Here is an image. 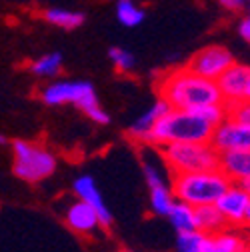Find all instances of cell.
I'll use <instances>...</instances> for the list:
<instances>
[{"label":"cell","mask_w":250,"mask_h":252,"mask_svg":"<svg viewBox=\"0 0 250 252\" xmlns=\"http://www.w3.org/2000/svg\"><path fill=\"white\" fill-rule=\"evenodd\" d=\"M158 92L160 98H164L170 108L176 110H192L198 106L222 102L216 80L198 76L186 66L164 74L158 82Z\"/></svg>","instance_id":"cell-1"},{"label":"cell","mask_w":250,"mask_h":252,"mask_svg":"<svg viewBox=\"0 0 250 252\" xmlns=\"http://www.w3.org/2000/svg\"><path fill=\"white\" fill-rule=\"evenodd\" d=\"M216 126L198 116L192 110L170 108L152 128L146 142L156 146H166L174 142H210Z\"/></svg>","instance_id":"cell-2"},{"label":"cell","mask_w":250,"mask_h":252,"mask_svg":"<svg viewBox=\"0 0 250 252\" xmlns=\"http://www.w3.org/2000/svg\"><path fill=\"white\" fill-rule=\"evenodd\" d=\"M230 184L232 182L220 168H214V170L174 174L170 188L176 200H182L198 208L206 204H216V200L226 192Z\"/></svg>","instance_id":"cell-3"},{"label":"cell","mask_w":250,"mask_h":252,"mask_svg":"<svg viewBox=\"0 0 250 252\" xmlns=\"http://www.w3.org/2000/svg\"><path fill=\"white\" fill-rule=\"evenodd\" d=\"M162 160L172 174L214 170L220 164V152L210 142H174L162 146Z\"/></svg>","instance_id":"cell-4"},{"label":"cell","mask_w":250,"mask_h":252,"mask_svg":"<svg viewBox=\"0 0 250 252\" xmlns=\"http://www.w3.org/2000/svg\"><path fill=\"white\" fill-rule=\"evenodd\" d=\"M42 100L50 106L74 104L80 110H84L86 116L92 118L96 124L108 122V114L100 108L94 86L90 82H52L42 90Z\"/></svg>","instance_id":"cell-5"},{"label":"cell","mask_w":250,"mask_h":252,"mask_svg":"<svg viewBox=\"0 0 250 252\" xmlns=\"http://www.w3.org/2000/svg\"><path fill=\"white\" fill-rule=\"evenodd\" d=\"M12 152H14V174L24 182H40L56 170L54 154L38 144L16 140L12 142Z\"/></svg>","instance_id":"cell-6"},{"label":"cell","mask_w":250,"mask_h":252,"mask_svg":"<svg viewBox=\"0 0 250 252\" xmlns=\"http://www.w3.org/2000/svg\"><path fill=\"white\" fill-rule=\"evenodd\" d=\"M232 64H234L232 52L220 44H212V46L198 50L190 58L188 64H186V68L208 80H218L224 74V70H228Z\"/></svg>","instance_id":"cell-7"},{"label":"cell","mask_w":250,"mask_h":252,"mask_svg":"<svg viewBox=\"0 0 250 252\" xmlns=\"http://www.w3.org/2000/svg\"><path fill=\"white\" fill-rule=\"evenodd\" d=\"M210 144L220 154L232 150H250V124H242L226 116L214 128Z\"/></svg>","instance_id":"cell-8"},{"label":"cell","mask_w":250,"mask_h":252,"mask_svg":"<svg viewBox=\"0 0 250 252\" xmlns=\"http://www.w3.org/2000/svg\"><path fill=\"white\" fill-rule=\"evenodd\" d=\"M218 90H220L222 102L236 104L242 100H250V68L244 64H234L224 70V74L216 80Z\"/></svg>","instance_id":"cell-9"},{"label":"cell","mask_w":250,"mask_h":252,"mask_svg":"<svg viewBox=\"0 0 250 252\" xmlns=\"http://www.w3.org/2000/svg\"><path fill=\"white\" fill-rule=\"evenodd\" d=\"M248 206H250V194L244 192V188L236 182H232L226 188V192L216 200V208L224 216L226 224H234V226L244 222Z\"/></svg>","instance_id":"cell-10"},{"label":"cell","mask_w":250,"mask_h":252,"mask_svg":"<svg viewBox=\"0 0 250 252\" xmlns=\"http://www.w3.org/2000/svg\"><path fill=\"white\" fill-rule=\"evenodd\" d=\"M72 190H74V194L78 196V200L86 202L88 206H92V208L96 210L102 226H110V224H112V212H110V208L106 206V202H104V198H102V194H100V190H98L94 178L88 176V174L78 176V178L74 180V184H72Z\"/></svg>","instance_id":"cell-11"},{"label":"cell","mask_w":250,"mask_h":252,"mask_svg":"<svg viewBox=\"0 0 250 252\" xmlns=\"http://www.w3.org/2000/svg\"><path fill=\"white\" fill-rule=\"evenodd\" d=\"M64 220H66L68 228L78 232V234H92L98 226H102L96 210L82 200H76L66 208Z\"/></svg>","instance_id":"cell-12"},{"label":"cell","mask_w":250,"mask_h":252,"mask_svg":"<svg viewBox=\"0 0 250 252\" xmlns=\"http://www.w3.org/2000/svg\"><path fill=\"white\" fill-rule=\"evenodd\" d=\"M168 110H170V104H168L164 98H158L144 114H140V116L132 122V126L128 128L130 136L136 138V140L146 142V138H148V134L152 132V128L156 126V122H158Z\"/></svg>","instance_id":"cell-13"},{"label":"cell","mask_w":250,"mask_h":252,"mask_svg":"<svg viewBox=\"0 0 250 252\" xmlns=\"http://www.w3.org/2000/svg\"><path fill=\"white\" fill-rule=\"evenodd\" d=\"M230 182H242L250 178V150H232L220 154V164H218Z\"/></svg>","instance_id":"cell-14"},{"label":"cell","mask_w":250,"mask_h":252,"mask_svg":"<svg viewBox=\"0 0 250 252\" xmlns=\"http://www.w3.org/2000/svg\"><path fill=\"white\" fill-rule=\"evenodd\" d=\"M194 216H196V230H200L208 236L224 230V226H226V220L220 214V210L216 208V204H206V206L194 208Z\"/></svg>","instance_id":"cell-15"},{"label":"cell","mask_w":250,"mask_h":252,"mask_svg":"<svg viewBox=\"0 0 250 252\" xmlns=\"http://www.w3.org/2000/svg\"><path fill=\"white\" fill-rule=\"evenodd\" d=\"M246 238L238 232L232 230H220L212 236H208L206 240V250L204 252H242V248L246 246Z\"/></svg>","instance_id":"cell-16"},{"label":"cell","mask_w":250,"mask_h":252,"mask_svg":"<svg viewBox=\"0 0 250 252\" xmlns=\"http://www.w3.org/2000/svg\"><path fill=\"white\" fill-rule=\"evenodd\" d=\"M168 220L172 228L176 230V234L182 232H192L196 230V216H194V206L186 204L182 200H176L168 212Z\"/></svg>","instance_id":"cell-17"},{"label":"cell","mask_w":250,"mask_h":252,"mask_svg":"<svg viewBox=\"0 0 250 252\" xmlns=\"http://www.w3.org/2000/svg\"><path fill=\"white\" fill-rule=\"evenodd\" d=\"M44 18L50 24H54L58 28H64V30H74L84 22V16L80 12H72L66 8H50L44 12Z\"/></svg>","instance_id":"cell-18"},{"label":"cell","mask_w":250,"mask_h":252,"mask_svg":"<svg viewBox=\"0 0 250 252\" xmlns=\"http://www.w3.org/2000/svg\"><path fill=\"white\" fill-rule=\"evenodd\" d=\"M174 202H176V198H174V192H172L170 186H162V188H154V190H150V208H152L154 214L168 216Z\"/></svg>","instance_id":"cell-19"},{"label":"cell","mask_w":250,"mask_h":252,"mask_svg":"<svg viewBox=\"0 0 250 252\" xmlns=\"http://www.w3.org/2000/svg\"><path fill=\"white\" fill-rule=\"evenodd\" d=\"M116 18L124 26H138L144 20V10L138 8L132 0H118L116 2Z\"/></svg>","instance_id":"cell-20"},{"label":"cell","mask_w":250,"mask_h":252,"mask_svg":"<svg viewBox=\"0 0 250 252\" xmlns=\"http://www.w3.org/2000/svg\"><path fill=\"white\" fill-rule=\"evenodd\" d=\"M208 234L200 230L176 234V252H204Z\"/></svg>","instance_id":"cell-21"},{"label":"cell","mask_w":250,"mask_h":252,"mask_svg":"<svg viewBox=\"0 0 250 252\" xmlns=\"http://www.w3.org/2000/svg\"><path fill=\"white\" fill-rule=\"evenodd\" d=\"M62 68V54L60 52H48L40 56L36 62H32V72L42 78H52Z\"/></svg>","instance_id":"cell-22"},{"label":"cell","mask_w":250,"mask_h":252,"mask_svg":"<svg viewBox=\"0 0 250 252\" xmlns=\"http://www.w3.org/2000/svg\"><path fill=\"white\" fill-rule=\"evenodd\" d=\"M142 174H144L148 190H154V188H162V186H170L166 182V178H164L162 168L156 164L154 160H150V158H144L142 160Z\"/></svg>","instance_id":"cell-23"},{"label":"cell","mask_w":250,"mask_h":252,"mask_svg":"<svg viewBox=\"0 0 250 252\" xmlns=\"http://www.w3.org/2000/svg\"><path fill=\"white\" fill-rule=\"evenodd\" d=\"M108 56H110V60H112V64H114L118 70H124V72L132 70L134 64H136L134 54L128 52V50H124V48H120V46L110 48V50H108Z\"/></svg>","instance_id":"cell-24"},{"label":"cell","mask_w":250,"mask_h":252,"mask_svg":"<svg viewBox=\"0 0 250 252\" xmlns=\"http://www.w3.org/2000/svg\"><path fill=\"white\" fill-rule=\"evenodd\" d=\"M226 116L242 122V124H250V100H242L236 104H228L226 106Z\"/></svg>","instance_id":"cell-25"},{"label":"cell","mask_w":250,"mask_h":252,"mask_svg":"<svg viewBox=\"0 0 250 252\" xmlns=\"http://www.w3.org/2000/svg\"><path fill=\"white\" fill-rule=\"evenodd\" d=\"M238 34L242 36V40H246V42L250 44V16L244 18V20H240V24H238Z\"/></svg>","instance_id":"cell-26"},{"label":"cell","mask_w":250,"mask_h":252,"mask_svg":"<svg viewBox=\"0 0 250 252\" xmlns=\"http://www.w3.org/2000/svg\"><path fill=\"white\" fill-rule=\"evenodd\" d=\"M244 2H246V0H218V4L224 6L226 10H232V12L240 10L244 6Z\"/></svg>","instance_id":"cell-27"},{"label":"cell","mask_w":250,"mask_h":252,"mask_svg":"<svg viewBox=\"0 0 250 252\" xmlns=\"http://www.w3.org/2000/svg\"><path fill=\"white\" fill-rule=\"evenodd\" d=\"M236 184H240V186L244 188V192H248V194H250V178H244L242 182H236Z\"/></svg>","instance_id":"cell-28"},{"label":"cell","mask_w":250,"mask_h":252,"mask_svg":"<svg viewBox=\"0 0 250 252\" xmlns=\"http://www.w3.org/2000/svg\"><path fill=\"white\" fill-rule=\"evenodd\" d=\"M242 224L250 228V206H248V210H246V216H244V222H242Z\"/></svg>","instance_id":"cell-29"},{"label":"cell","mask_w":250,"mask_h":252,"mask_svg":"<svg viewBox=\"0 0 250 252\" xmlns=\"http://www.w3.org/2000/svg\"><path fill=\"white\" fill-rule=\"evenodd\" d=\"M242 252H250V242H246V246L242 248Z\"/></svg>","instance_id":"cell-30"},{"label":"cell","mask_w":250,"mask_h":252,"mask_svg":"<svg viewBox=\"0 0 250 252\" xmlns=\"http://www.w3.org/2000/svg\"><path fill=\"white\" fill-rule=\"evenodd\" d=\"M0 144H6V136H0Z\"/></svg>","instance_id":"cell-31"},{"label":"cell","mask_w":250,"mask_h":252,"mask_svg":"<svg viewBox=\"0 0 250 252\" xmlns=\"http://www.w3.org/2000/svg\"><path fill=\"white\" fill-rule=\"evenodd\" d=\"M118 252H132V250H128V248H122V250H118Z\"/></svg>","instance_id":"cell-32"},{"label":"cell","mask_w":250,"mask_h":252,"mask_svg":"<svg viewBox=\"0 0 250 252\" xmlns=\"http://www.w3.org/2000/svg\"><path fill=\"white\" fill-rule=\"evenodd\" d=\"M248 12H250V6H248Z\"/></svg>","instance_id":"cell-33"}]
</instances>
